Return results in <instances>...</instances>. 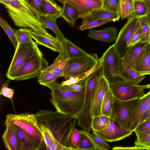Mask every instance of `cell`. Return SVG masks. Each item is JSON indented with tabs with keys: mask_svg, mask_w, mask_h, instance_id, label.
<instances>
[{
	"mask_svg": "<svg viewBox=\"0 0 150 150\" xmlns=\"http://www.w3.org/2000/svg\"><path fill=\"white\" fill-rule=\"evenodd\" d=\"M93 131L105 141L109 142L124 139L132 134L133 132L124 129L110 118L109 122L105 128L98 131Z\"/></svg>",
	"mask_w": 150,
	"mask_h": 150,
	"instance_id": "4fadbf2b",
	"label": "cell"
},
{
	"mask_svg": "<svg viewBox=\"0 0 150 150\" xmlns=\"http://www.w3.org/2000/svg\"><path fill=\"white\" fill-rule=\"evenodd\" d=\"M43 137L45 150H71L69 139L77 120L57 111L39 110L35 114Z\"/></svg>",
	"mask_w": 150,
	"mask_h": 150,
	"instance_id": "6da1fadb",
	"label": "cell"
},
{
	"mask_svg": "<svg viewBox=\"0 0 150 150\" xmlns=\"http://www.w3.org/2000/svg\"><path fill=\"white\" fill-rule=\"evenodd\" d=\"M86 79L69 86H64L68 89L74 92H79L85 88Z\"/></svg>",
	"mask_w": 150,
	"mask_h": 150,
	"instance_id": "7dc6e473",
	"label": "cell"
},
{
	"mask_svg": "<svg viewBox=\"0 0 150 150\" xmlns=\"http://www.w3.org/2000/svg\"><path fill=\"white\" fill-rule=\"evenodd\" d=\"M58 1L60 2V3H61L62 4H63L65 3L66 1L67 0H57Z\"/></svg>",
	"mask_w": 150,
	"mask_h": 150,
	"instance_id": "db71d44e",
	"label": "cell"
},
{
	"mask_svg": "<svg viewBox=\"0 0 150 150\" xmlns=\"http://www.w3.org/2000/svg\"><path fill=\"white\" fill-rule=\"evenodd\" d=\"M0 2L7 10L8 15L15 25L29 28L34 32L51 39L56 38L46 30L24 0H0Z\"/></svg>",
	"mask_w": 150,
	"mask_h": 150,
	"instance_id": "3957f363",
	"label": "cell"
},
{
	"mask_svg": "<svg viewBox=\"0 0 150 150\" xmlns=\"http://www.w3.org/2000/svg\"><path fill=\"white\" fill-rule=\"evenodd\" d=\"M139 22V18L132 17L127 18L126 23L119 32L114 45L120 57L122 59L129 48L128 44Z\"/></svg>",
	"mask_w": 150,
	"mask_h": 150,
	"instance_id": "7c38bea8",
	"label": "cell"
},
{
	"mask_svg": "<svg viewBox=\"0 0 150 150\" xmlns=\"http://www.w3.org/2000/svg\"><path fill=\"white\" fill-rule=\"evenodd\" d=\"M148 8L143 1H134V10L132 17L139 18L147 16Z\"/></svg>",
	"mask_w": 150,
	"mask_h": 150,
	"instance_id": "f35d334b",
	"label": "cell"
},
{
	"mask_svg": "<svg viewBox=\"0 0 150 150\" xmlns=\"http://www.w3.org/2000/svg\"><path fill=\"white\" fill-rule=\"evenodd\" d=\"M12 30L18 43L35 42L32 39V32L33 30L31 28H23L18 30L12 28Z\"/></svg>",
	"mask_w": 150,
	"mask_h": 150,
	"instance_id": "f546056e",
	"label": "cell"
},
{
	"mask_svg": "<svg viewBox=\"0 0 150 150\" xmlns=\"http://www.w3.org/2000/svg\"><path fill=\"white\" fill-rule=\"evenodd\" d=\"M118 74L121 79L136 84L145 78L121 58L118 63Z\"/></svg>",
	"mask_w": 150,
	"mask_h": 150,
	"instance_id": "2e32d148",
	"label": "cell"
},
{
	"mask_svg": "<svg viewBox=\"0 0 150 150\" xmlns=\"http://www.w3.org/2000/svg\"><path fill=\"white\" fill-rule=\"evenodd\" d=\"M24 0L37 18L40 16H47L42 0Z\"/></svg>",
	"mask_w": 150,
	"mask_h": 150,
	"instance_id": "1f68e13d",
	"label": "cell"
},
{
	"mask_svg": "<svg viewBox=\"0 0 150 150\" xmlns=\"http://www.w3.org/2000/svg\"><path fill=\"white\" fill-rule=\"evenodd\" d=\"M109 89V83L103 76L101 78L94 93L91 104L92 118L101 115V107L106 93Z\"/></svg>",
	"mask_w": 150,
	"mask_h": 150,
	"instance_id": "9a60e30c",
	"label": "cell"
},
{
	"mask_svg": "<svg viewBox=\"0 0 150 150\" xmlns=\"http://www.w3.org/2000/svg\"><path fill=\"white\" fill-rule=\"evenodd\" d=\"M133 0H120L119 13L122 20L131 17L134 10Z\"/></svg>",
	"mask_w": 150,
	"mask_h": 150,
	"instance_id": "4dcf8cb0",
	"label": "cell"
},
{
	"mask_svg": "<svg viewBox=\"0 0 150 150\" xmlns=\"http://www.w3.org/2000/svg\"><path fill=\"white\" fill-rule=\"evenodd\" d=\"M102 61L96 54L68 59V65L62 77L66 80L70 77H78L86 79L92 72L99 67Z\"/></svg>",
	"mask_w": 150,
	"mask_h": 150,
	"instance_id": "5b68a950",
	"label": "cell"
},
{
	"mask_svg": "<svg viewBox=\"0 0 150 150\" xmlns=\"http://www.w3.org/2000/svg\"><path fill=\"white\" fill-rule=\"evenodd\" d=\"M102 8L107 10L119 13L120 0H103Z\"/></svg>",
	"mask_w": 150,
	"mask_h": 150,
	"instance_id": "7bdbcfd3",
	"label": "cell"
},
{
	"mask_svg": "<svg viewBox=\"0 0 150 150\" xmlns=\"http://www.w3.org/2000/svg\"><path fill=\"white\" fill-rule=\"evenodd\" d=\"M142 39V29L139 21L133 33L131 39L128 45V47L133 46L141 42Z\"/></svg>",
	"mask_w": 150,
	"mask_h": 150,
	"instance_id": "ee69618b",
	"label": "cell"
},
{
	"mask_svg": "<svg viewBox=\"0 0 150 150\" xmlns=\"http://www.w3.org/2000/svg\"><path fill=\"white\" fill-rule=\"evenodd\" d=\"M147 88V85H139L122 79L109 83V89L114 96L122 101L141 98L145 94L144 90Z\"/></svg>",
	"mask_w": 150,
	"mask_h": 150,
	"instance_id": "9c48e42d",
	"label": "cell"
},
{
	"mask_svg": "<svg viewBox=\"0 0 150 150\" xmlns=\"http://www.w3.org/2000/svg\"><path fill=\"white\" fill-rule=\"evenodd\" d=\"M134 1H143V0H133Z\"/></svg>",
	"mask_w": 150,
	"mask_h": 150,
	"instance_id": "9f6ffc18",
	"label": "cell"
},
{
	"mask_svg": "<svg viewBox=\"0 0 150 150\" xmlns=\"http://www.w3.org/2000/svg\"><path fill=\"white\" fill-rule=\"evenodd\" d=\"M13 124L18 141L19 150H45L44 142L28 134L18 126Z\"/></svg>",
	"mask_w": 150,
	"mask_h": 150,
	"instance_id": "5bb4252c",
	"label": "cell"
},
{
	"mask_svg": "<svg viewBox=\"0 0 150 150\" xmlns=\"http://www.w3.org/2000/svg\"><path fill=\"white\" fill-rule=\"evenodd\" d=\"M148 88L150 89V83L147 84Z\"/></svg>",
	"mask_w": 150,
	"mask_h": 150,
	"instance_id": "11a10c76",
	"label": "cell"
},
{
	"mask_svg": "<svg viewBox=\"0 0 150 150\" xmlns=\"http://www.w3.org/2000/svg\"><path fill=\"white\" fill-rule=\"evenodd\" d=\"M61 17L73 27H74L76 20L80 18V14L78 11L67 2L63 4Z\"/></svg>",
	"mask_w": 150,
	"mask_h": 150,
	"instance_id": "d4e9b609",
	"label": "cell"
},
{
	"mask_svg": "<svg viewBox=\"0 0 150 150\" xmlns=\"http://www.w3.org/2000/svg\"><path fill=\"white\" fill-rule=\"evenodd\" d=\"M120 58L113 45L108 48L100 59L102 61L103 75L109 83L122 79L118 74V65Z\"/></svg>",
	"mask_w": 150,
	"mask_h": 150,
	"instance_id": "8fae6325",
	"label": "cell"
},
{
	"mask_svg": "<svg viewBox=\"0 0 150 150\" xmlns=\"http://www.w3.org/2000/svg\"><path fill=\"white\" fill-rule=\"evenodd\" d=\"M114 96L109 89L106 93L101 107V114L110 117L114 103Z\"/></svg>",
	"mask_w": 150,
	"mask_h": 150,
	"instance_id": "f1b7e54d",
	"label": "cell"
},
{
	"mask_svg": "<svg viewBox=\"0 0 150 150\" xmlns=\"http://www.w3.org/2000/svg\"><path fill=\"white\" fill-rule=\"evenodd\" d=\"M32 38L35 40L38 45H42L59 53L64 52L62 42L57 37L55 39H51L33 31L32 32Z\"/></svg>",
	"mask_w": 150,
	"mask_h": 150,
	"instance_id": "ac0fdd59",
	"label": "cell"
},
{
	"mask_svg": "<svg viewBox=\"0 0 150 150\" xmlns=\"http://www.w3.org/2000/svg\"><path fill=\"white\" fill-rule=\"evenodd\" d=\"M81 132L74 128L70 134L69 144L71 150H79Z\"/></svg>",
	"mask_w": 150,
	"mask_h": 150,
	"instance_id": "60d3db41",
	"label": "cell"
},
{
	"mask_svg": "<svg viewBox=\"0 0 150 150\" xmlns=\"http://www.w3.org/2000/svg\"><path fill=\"white\" fill-rule=\"evenodd\" d=\"M81 132L79 150H99L98 147L91 139L84 132L83 129Z\"/></svg>",
	"mask_w": 150,
	"mask_h": 150,
	"instance_id": "836d02e7",
	"label": "cell"
},
{
	"mask_svg": "<svg viewBox=\"0 0 150 150\" xmlns=\"http://www.w3.org/2000/svg\"><path fill=\"white\" fill-rule=\"evenodd\" d=\"M141 75H150V43H148L138 57L134 68Z\"/></svg>",
	"mask_w": 150,
	"mask_h": 150,
	"instance_id": "44dd1931",
	"label": "cell"
},
{
	"mask_svg": "<svg viewBox=\"0 0 150 150\" xmlns=\"http://www.w3.org/2000/svg\"><path fill=\"white\" fill-rule=\"evenodd\" d=\"M48 18L56 20L62 16V8L54 0H42Z\"/></svg>",
	"mask_w": 150,
	"mask_h": 150,
	"instance_id": "484cf974",
	"label": "cell"
},
{
	"mask_svg": "<svg viewBox=\"0 0 150 150\" xmlns=\"http://www.w3.org/2000/svg\"><path fill=\"white\" fill-rule=\"evenodd\" d=\"M139 19L142 33L141 42L150 43V18L146 16L139 18Z\"/></svg>",
	"mask_w": 150,
	"mask_h": 150,
	"instance_id": "d6a6232c",
	"label": "cell"
},
{
	"mask_svg": "<svg viewBox=\"0 0 150 150\" xmlns=\"http://www.w3.org/2000/svg\"><path fill=\"white\" fill-rule=\"evenodd\" d=\"M51 90L50 101L57 111L77 119L83 109L85 88L74 92L57 81L45 85Z\"/></svg>",
	"mask_w": 150,
	"mask_h": 150,
	"instance_id": "7a4b0ae2",
	"label": "cell"
},
{
	"mask_svg": "<svg viewBox=\"0 0 150 150\" xmlns=\"http://www.w3.org/2000/svg\"><path fill=\"white\" fill-rule=\"evenodd\" d=\"M59 77L51 71L44 70L39 76L38 81L40 84L45 86L47 84L56 81Z\"/></svg>",
	"mask_w": 150,
	"mask_h": 150,
	"instance_id": "ab89813d",
	"label": "cell"
},
{
	"mask_svg": "<svg viewBox=\"0 0 150 150\" xmlns=\"http://www.w3.org/2000/svg\"><path fill=\"white\" fill-rule=\"evenodd\" d=\"M148 16L149 17V18H150V14L148 15Z\"/></svg>",
	"mask_w": 150,
	"mask_h": 150,
	"instance_id": "6f0895ef",
	"label": "cell"
},
{
	"mask_svg": "<svg viewBox=\"0 0 150 150\" xmlns=\"http://www.w3.org/2000/svg\"><path fill=\"white\" fill-rule=\"evenodd\" d=\"M135 131L150 134V119L140 123L136 127L134 131Z\"/></svg>",
	"mask_w": 150,
	"mask_h": 150,
	"instance_id": "c3c4849f",
	"label": "cell"
},
{
	"mask_svg": "<svg viewBox=\"0 0 150 150\" xmlns=\"http://www.w3.org/2000/svg\"><path fill=\"white\" fill-rule=\"evenodd\" d=\"M48 65V62L43 57L42 52L37 53L24 64L16 75L14 80L19 81L39 77Z\"/></svg>",
	"mask_w": 150,
	"mask_h": 150,
	"instance_id": "30bf717a",
	"label": "cell"
},
{
	"mask_svg": "<svg viewBox=\"0 0 150 150\" xmlns=\"http://www.w3.org/2000/svg\"><path fill=\"white\" fill-rule=\"evenodd\" d=\"M87 17L94 19H108L115 22L119 20L120 16L119 13L110 11L102 7L93 10L91 14Z\"/></svg>",
	"mask_w": 150,
	"mask_h": 150,
	"instance_id": "4316f807",
	"label": "cell"
},
{
	"mask_svg": "<svg viewBox=\"0 0 150 150\" xmlns=\"http://www.w3.org/2000/svg\"><path fill=\"white\" fill-rule=\"evenodd\" d=\"M148 43L140 42L129 47L122 59L134 69L138 57Z\"/></svg>",
	"mask_w": 150,
	"mask_h": 150,
	"instance_id": "603a6c76",
	"label": "cell"
},
{
	"mask_svg": "<svg viewBox=\"0 0 150 150\" xmlns=\"http://www.w3.org/2000/svg\"><path fill=\"white\" fill-rule=\"evenodd\" d=\"M150 116V102L141 118L140 123L146 120Z\"/></svg>",
	"mask_w": 150,
	"mask_h": 150,
	"instance_id": "816d5d0a",
	"label": "cell"
},
{
	"mask_svg": "<svg viewBox=\"0 0 150 150\" xmlns=\"http://www.w3.org/2000/svg\"><path fill=\"white\" fill-rule=\"evenodd\" d=\"M68 59L64 61L58 68L51 71L59 77H62L68 65Z\"/></svg>",
	"mask_w": 150,
	"mask_h": 150,
	"instance_id": "681fc988",
	"label": "cell"
},
{
	"mask_svg": "<svg viewBox=\"0 0 150 150\" xmlns=\"http://www.w3.org/2000/svg\"><path fill=\"white\" fill-rule=\"evenodd\" d=\"M6 129L2 135L4 145L8 150H19L17 139L14 129L13 124L6 126Z\"/></svg>",
	"mask_w": 150,
	"mask_h": 150,
	"instance_id": "7402d4cb",
	"label": "cell"
},
{
	"mask_svg": "<svg viewBox=\"0 0 150 150\" xmlns=\"http://www.w3.org/2000/svg\"><path fill=\"white\" fill-rule=\"evenodd\" d=\"M136 139L134 141L135 146H142L150 150V134L134 131Z\"/></svg>",
	"mask_w": 150,
	"mask_h": 150,
	"instance_id": "8d00e7d4",
	"label": "cell"
},
{
	"mask_svg": "<svg viewBox=\"0 0 150 150\" xmlns=\"http://www.w3.org/2000/svg\"><path fill=\"white\" fill-rule=\"evenodd\" d=\"M150 119V116L147 120H148V119Z\"/></svg>",
	"mask_w": 150,
	"mask_h": 150,
	"instance_id": "680465c9",
	"label": "cell"
},
{
	"mask_svg": "<svg viewBox=\"0 0 150 150\" xmlns=\"http://www.w3.org/2000/svg\"><path fill=\"white\" fill-rule=\"evenodd\" d=\"M103 0H67L74 7L83 19L90 15L94 10L102 7Z\"/></svg>",
	"mask_w": 150,
	"mask_h": 150,
	"instance_id": "e0dca14e",
	"label": "cell"
},
{
	"mask_svg": "<svg viewBox=\"0 0 150 150\" xmlns=\"http://www.w3.org/2000/svg\"><path fill=\"white\" fill-rule=\"evenodd\" d=\"M10 79H8L6 81L3 85L0 93V95H2L3 96L9 98L11 100L13 105V98L14 93L13 89H11L8 88V86L10 82Z\"/></svg>",
	"mask_w": 150,
	"mask_h": 150,
	"instance_id": "f6af8a7d",
	"label": "cell"
},
{
	"mask_svg": "<svg viewBox=\"0 0 150 150\" xmlns=\"http://www.w3.org/2000/svg\"><path fill=\"white\" fill-rule=\"evenodd\" d=\"M114 97V105L110 118L124 129L130 130L133 113L141 97L127 101L120 100Z\"/></svg>",
	"mask_w": 150,
	"mask_h": 150,
	"instance_id": "52a82bcc",
	"label": "cell"
},
{
	"mask_svg": "<svg viewBox=\"0 0 150 150\" xmlns=\"http://www.w3.org/2000/svg\"><path fill=\"white\" fill-rule=\"evenodd\" d=\"M143 1L146 4L148 8V16L150 14V0H143Z\"/></svg>",
	"mask_w": 150,
	"mask_h": 150,
	"instance_id": "f5cc1de1",
	"label": "cell"
},
{
	"mask_svg": "<svg viewBox=\"0 0 150 150\" xmlns=\"http://www.w3.org/2000/svg\"><path fill=\"white\" fill-rule=\"evenodd\" d=\"M84 130V132L91 139L99 150H108L111 149L110 147L106 141L95 131H93V133L91 134L89 131Z\"/></svg>",
	"mask_w": 150,
	"mask_h": 150,
	"instance_id": "74e56055",
	"label": "cell"
},
{
	"mask_svg": "<svg viewBox=\"0 0 150 150\" xmlns=\"http://www.w3.org/2000/svg\"><path fill=\"white\" fill-rule=\"evenodd\" d=\"M112 21L108 19L96 20L86 17L83 19L81 25L79 27L80 30L91 29L99 26Z\"/></svg>",
	"mask_w": 150,
	"mask_h": 150,
	"instance_id": "d590c367",
	"label": "cell"
},
{
	"mask_svg": "<svg viewBox=\"0 0 150 150\" xmlns=\"http://www.w3.org/2000/svg\"><path fill=\"white\" fill-rule=\"evenodd\" d=\"M0 25L7 34L16 50L18 43L13 30V28L1 17L0 18Z\"/></svg>",
	"mask_w": 150,
	"mask_h": 150,
	"instance_id": "b9f144b4",
	"label": "cell"
},
{
	"mask_svg": "<svg viewBox=\"0 0 150 150\" xmlns=\"http://www.w3.org/2000/svg\"><path fill=\"white\" fill-rule=\"evenodd\" d=\"M38 18L42 23L45 28H48L51 30L62 41L65 38L59 28L56 20L51 19L46 16H40Z\"/></svg>",
	"mask_w": 150,
	"mask_h": 150,
	"instance_id": "83f0119b",
	"label": "cell"
},
{
	"mask_svg": "<svg viewBox=\"0 0 150 150\" xmlns=\"http://www.w3.org/2000/svg\"><path fill=\"white\" fill-rule=\"evenodd\" d=\"M103 76L100 67L86 79V85L82 110L77 118L78 125L83 129L90 131L92 119L91 104L93 98L98 82Z\"/></svg>",
	"mask_w": 150,
	"mask_h": 150,
	"instance_id": "277c9868",
	"label": "cell"
},
{
	"mask_svg": "<svg viewBox=\"0 0 150 150\" xmlns=\"http://www.w3.org/2000/svg\"><path fill=\"white\" fill-rule=\"evenodd\" d=\"M110 117L101 115L92 118L91 129L92 131H98L105 128L108 125Z\"/></svg>",
	"mask_w": 150,
	"mask_h": 150,
	"instance_id": "e575fe53",
	"label": "cell"
},
{
	"mask_svg": "<svg viewBox=\"0 0 150 150\" xmlns=\"http://www.w3.org/2000/svg\"><path fill=\"white\" fill-rule=\"evenodd\" d=\"M113 150H148L146 148L135 146L132 147L115 146L112 148Z\"/></svg>",
	"mask_w": 150,
	"mask_h": 150,
	"instance_id": "f907efd6",
	"label": "cell"
},
{
	"mask_svg": "<svg viewBox=\"0 0 150 150\" xmlns=\"http://www.w3.org/2000/svg\"><path fill=\"white\" fill-rule=\"evenodd\" d=\"M67 59L64 52H60L53 64L48 66L45 70L52 71L58 68L61 64Z\"/></svg>",
	"mask_w": 150,
	"mask_h": 150,
	"instance_id": "bcb514c9",
	"label": "cell"
},
{
	"mask_svg": "<svg viewBox=\"0 0 150 150\" xmlns=\"http://www.w3.org/2000/svg\"><path fill=\"white\" fill-rule=\"evenodd\" d=\"M150 102V91L141 97L140 100L132 114L130 130L134 131L139 124L142 115Z\"/></svg>",
	"mask_w": 150,
	"mask_h": 150,
	"instance_id": "ffe728a7",
	"label": "cell"
},
{
	"mask_svg": "<svg viewBox=\"0 0 150 150\" xmlns=\"http://www.w3.org/2000/svg\"><path fill=\"white\" fill-rule=\"evenodd\" d=\"M117 34V29L110 27L100 30H90L87 36L91 39L110 43L115 42Z\"/></svg>",
	"mask_w": 150,
	"mask_h": 150,
	"instance_id": "d6986e66",
	"label": "cell"
},
{
	"mask_svg": "<svg viewBox=\"0 0 150 150\" xmlns=\"http://www.w3.org/2000/svg\"><path fill=\"white\" fill-rule=\"evenodd\" d=\"M13 124L18 126L28 134L45 142L35 115L28 113L9 114L6 115L4 125L6 126Z\"/></svg>",
	"mask_w": 150,
	"mask_h": 150,
	"instance_id": "ba28073f",
	"label": "cell"
},
{
	"mask_svg": "<svg viewBox=\"0 0 150 150\" xmlns=\"http://www.w3.org/2000/svg\"><path fill=\"white\" fill-rule=\"evenodd\" d=\"M41 52L35 42L18 43L6 76L11 80L15 77L24 64L37 53Z\"/></svg>",
	"mask_w": 150,
	"mask_h": 150,
	"instance_id": "8992f818",
	"label": "cell"
},
{
	"mask_svg": "<svg viewBox=\"0 0 150 150\" xmlns=\"http://www.w3.org/2000/svg\"><path fill=\"white\" fill-rule=\"evenodd\" d=\"M62 42L64 52L68 59L86 56L89 55L65 38Z\"/></svg>",
	"mask_w": 150,
	"mask_h": 150,
	"instance_id": "cb8c5ba5",
	"label": "cell"
}]
</instances>
